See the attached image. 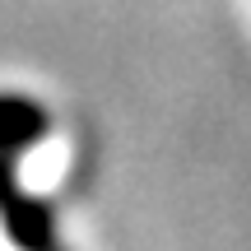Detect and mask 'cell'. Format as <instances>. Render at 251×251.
<instances>
[{"label": "cell", "instance_id": "obj_1", "mask_svg": "<svg viewBox=\"0 0 251 251\" xmlns=\"http://www.w3.org/2000/svg\"><path fill=\"white\" fill-rule=\"evenodd\" d=\"M0 224L14 237V247L24 251H51L56 247V209L47 200L19 191L9 158H0Z\"/></svg>", "mask_w": 251, "mask_h": 251}, {"label": "cell", "instance_id": "obj_2", "mask_svg": "<svg viewBox=\"0 0 251 251\" xmlns=\"http://www.w3.org/2000/svg\"><path fill=\"white\" fill-rule=\"evenodd\" d=\"M47 130H51V117L42 102L24 98V93H0V158L33 149Z\"/></svg>", "mask_w": 251, "mask_h": 251}, {"label": "cell", "instance_id": "obj_3", "mask_svg": "<svg viewBox=\"0 0 251 251\" xmlns=\"http://www.w3.org/2000/svg\"><path fill=\"white\" fill-rule=\"evenodd\" d=\"M51 251H61V247H51Z\"/></svg>", "mask_w": 251, "mask_h": 251}]
</instances>
